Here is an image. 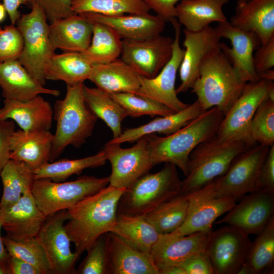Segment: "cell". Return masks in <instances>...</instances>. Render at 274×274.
Masks as SVG:
<instances>
[{
	"mask_svg": "<svg viewBox=\"0 0 274 274\" xmlns=\"http://www.w3.org/2000/svg\"><path fill=\"white\" fill-rule=\"evenodd\" d=\"M126 188L108 185L66 210L67 233L80 257L102 235L113 232L119 199Z\"/></svg>",
	"mask_w": 274,
	"mask_h": 274,
	"instance_id": "1",
	"label": "cell"
},
{
	"mask_svg": "<svg viewBox=\"0 0 274 274\" xmlns=\"http://www.w3.org/2000/svg\"><path fill=\"white\" fill-rule=\"evenodd\" d=\"M224 115L218 108H212L171 134L147 135V148L153 165L170 163L185 176L191 152L200 143L215 135Z\"/></svg>",
	"mask_w": 274,
	"mask_h": 274,
	"instance_id": "2",
	"label": "cell"
},
{
	"mask_svg": "<svg viewBox=\"0 0 274 274\" xmlns=\"http://www.w3.org/2000/svg\"><path fill=\"white\" fill-rule=\"evenodd\" d=\"M84 85L83 82L67 85L65 97L54 104L56 129L50 162L58 158L68 146L81 147L92 134L98 118L85 102Z\"/></svg>",
	"mask_w": 274,
	"mask_h": 274,
	"instance_id": "3",
	"label": "cell"
},
{
	"mask_svg": "<svg viewBox=\"0 0 274 274\" xmlns=\"http://www.w3.org/2000/svg\"><path fill=\"white\" fill-rule=\"evenodd\" d=\"M246 84L221 49L204 62L191 92L203 111L216 107L225 114Z\"/></svg>",
	"mask_w": 274,
	"mask_h": 274,
	"instance_id": "4",
	"label": "cell"
},
{
	"mask_svg": "<svg viewBox=\"0 0 274 274\" xmlns=\"http://www.w3.org/2000/svg\"><path fill=\"white\" fill-rule=\"evenodd\" d=\"M181 184L177 166L165 163L159 172L144 174L126 189L117 214L145 217L181 194Z\"/></svg>",
	"mask_w": 274,
	"mask_h": 274,
	"instance_id": "5",
	"label": "cell"
},
{
	"mask_svg": "<svg viewBox=\"0 0 274 274\" xmlns=\"http://www.w3.org/2000/svg\"><path fill=\"white\" fill-rule=\"evenodd\" d=\"M249 147L240 141H222L215 136L197 146L191 152L181 194L188 195L222 176L233 159Z\"/></svg>",
	"mask_w": 274,
	"mask_h": 274,
	"instance_id": "6",
	"label": "cell"
},
{
	"mask_svg": "<svg viewBox=\"0 0 274 274\" xmlns=\"http://www.w3.org/2000/svg\"><path fill=\"white\" fill-rule=\"evenodd\" d=\"M31 11L21 14L16 23L24 41L18 60L37 81L44 86L46 71L56 49L50 39L49 24L45 13L35 4H31Z\"/></svg>",
	"mask_w": 274,
	"mask_h": 274,
	"instance_id": "7",
	"label": "cell"
},
{
	"mask_svg": "<svg viewBox=\"0 0 274 274\" xmlns=\"http://www.w3.org/2000/svg\"><path fill=\"white\" fill-rule=\"evenodd\" d=\"M109 184V177L82 176L74 181L67 182L40 179L34 180L31 192L38 207L47 217L58 211L71 209Z\"/></svg>",
	"mask_w": 274,
	"mask_h": 274,
	"instance_id": "8",
	"label": "cell"
},
{
	"mask_svg": "<svg viewBox=\"0 0 274 274\" xmlns=\"http://www.w3.org/2000/svg\"><path fill=\"white\" fill-rule=\"evenodd\" d=\"M273 86V81L264 79L246 83L239 96L225 114L214 136L222 141L242 142L248 147L256 144L251 135V121Z\"/></svg>",
	"mask_w": 274,
	"mask_h": 274,
	"instance_id": "9",
	"label": "cell"
},
{
	"mask_svg": "<svg viewBox=\"0 0 274 274\" xmlns=\"http://www.w3.org/2000/svg\"><path fill=\"white\" fill-rule=\"evenodd\" d=\"M269 149V146L256 143L236 156L226 172L217 179L216 196L236 201L259 191L260 174Z\"/></svg>",
	"mask_w": 274,
	"mask_h": 274,
	"instance_id": "10",
	"label": "cell"
},
{
	"mask_svg": "<svg viewBox=\"0 0 274 274\" xmlns=\"http://www.w3.org/2000/svg\"><path fill=\"white\" fill-rule=\"evenodd\" d=\"M217 179L187 195L188 207L186 218L173 234L186 235L212 231L213 224L221 215L226 213L236 203L229 197H217Z\"/></svg>",
	"mask_w": 274,
	"mask_h": 274,
	"instance_id": "11",
	"label": "cell"
},
{
	"mask_svg": "<svg viewBox=\"0 0 274 274\" xmlns=\"http://www.w3.org/2000/svg\"><path fill=\"white\" fill-rule=\"evenodd\" d=\"M69 219L66 210L47 217L37 236L48 260L50 274L75 273L80 256L71 248V239L65 224Z\"/></svg>",
	"mask_w": 274,
	"mask_h": 274,
	"instance_id": "12",
	"label": "cell"
},
{
	"mask_svg": "<svg viewBox=\"0 0 274 274\" xmlns=\"http://www.w3.org/2000/svg\"><path fill=\"white\" fill-rule=\"evenodd\" d=\"M136 142L127 148L108 142L105 144L102 150L112 168L108 185L116 188H127L154 166L147 148L146 135Z\"/></svg>",
	"mask_w": 274,
	"mask_h": 274,
	"instance_id": "13",
	"label": "cell"
},
{
	"mask_svg": "<svg viewBox=\"0 0 274 274\" xmlns=\"http://www.w3.org/2000/svg\"><path fill=\"white\" fill-rule=\"evenodd\" d=\"M175 30L172 57L160 72L152 78L141 76V86L135 93L158 101L174 113L186 108L189 104L181 101L178 97L175 87L178 71L182 60L184 49L180 46L181 24L175 18L170 21Z\"/></svg>",
	"mask_w": 274,
	"mask_h": 274,
	"instance_id": "14",
	"label": "cell"
},
{
	"mask_svg": "<svg viewBox=\"0 0 274 274\" xmlns=\"http://www.w3.org/2000/svg\"><path fill=\"white\" fill-rule=\"evenodd\" d=\"M251 244L248 235L228 225L212 231L206 251L214 274H238Z\"/></svg>",
	"mask_w": 274,
	"mask_h": 274,
	"instance_id": "15",
	"label": "cell"
},
{
	"mask_svg": "<svg viewBox=\"0 0 274 274\" xmlns=\"http://www.w3.org/2000/svg\"><path fill=\"white\" fill-rule=\"evenodd\" d=\"M173 40L157 35L145 39L122 40L121 59L141 76H156L170 60Z\"/></svg>",
	"mask_w": 274,
	"mask_h": 274,
	"instance_id": "16",
	"label": "cell"
},
{
	"mask_svg": "<svg viewBox=\"0 0 274 274\" xmlns=\"http://www.w3.org/2000/svg\"><path fill=\"white\" fill-rule=\"evenodd\" d=\"M184 54L179 67L181 83L177 93L187 92L199 76L200 68L210 56L221 50V37L215 27L210 25L192 31L184 30Z\"/></svg>",
	"mask_w": 274,
	"mask_h": 274,
	"instance_id": "17",
	"label": "cell"
},
{
	"mask_svg": "<svg viewBox=\"0 0 274 274\" xmlns=\"http://www.w3.org/2000/svg\"><path fill=\"white\" fill-rule=\"evenodd\" d=\"M274 193L263 190L245 195L216 224L225 223L247 235L258 234L274 215Z\"/></svg>",
	"mask_w": 274,
	"mask_h": 274,
	"instance_id": "18",
	"label": "cell"
},
{
	"mask_svg": "<svg viewBox=\"0 0 274 274\" xmlns=\"http://www.w3.org/2000/svg\"><path fill=\"white\" fill-rule=\"evenodd\" d=\"M219 36L228 39L232 47L220 43V48L233 68L245 82L259 79L253 64V52L260 45L258 37L232 25L229 21L218 23L215 27Z\"/></svg>",
	"mask_w": 274,
	"mask_h": 274,
	"instance_id": "19",
	"label": "cell"
},
{
	"mask_svg": "<svg viewBox=\"0 0 274 274\" xmlns=\"http://www.w3.org/2000/svg\"><path fill=\"white\" fill-rule=\"evenodd\" d=\"M212 231L186 235L160 234L150 252V258L159 272L168 266H180L194 254L206 251Z\"/></svg>",
	"mask_w": 274,
	"mask_h": 274,
	"instance_id": "20",
	"label": "cell"
},
{
	"mask_svg": "<svg viewBox=\"0 0 274 274\" xmlns=\"http://www.w3.org/2000/svg\"><path fill=\"white\" fill-rule=\"evenodd\" d=\"M1 211L2 228L6 235L14 239L37 236L47 218L38 207L31 189L13 204Z\"/></svg>",
	"mask_w": 274,
	"mask_h": 274,
	"instance_id": "21",
	"label": "cell"
},
{
	"mask_svg": "<svg viewBox=\"0 0 274 274\" xmlns=\"http://www.w3.org/2000/svg\"><path fill=\"white\" fill-rule=\"evenodd\" d=\"M94 22L107 25L123 40H138L159 35L165 27V20L158 15L125 14L104 15L96 13H81Z\"/></svg>",
	"mask_w": 274,
	"mask_h": 274,
	"instance_id": "22",
	"label": "cell"
},
{
	"mask_svg": "<svg viewBox=\"0 0 274 274\" xmlns=\"http://www.w3.org/2000/svg\"><path fill=\"white\" fill-rule=\"evenodd\" d=\"M0 87L5 99L25 101L43 94H60L58 90L44 87L18 59L0 62Z\"/></svg>",
	"mask_w": 274,
	"mask_h": 274,
	"instance_id": "23",
	"label": "cell"
},
{
	"mask_svg": "<svg viewBox=\"0 0 274 274\" xmlns=\"http://www.w3.org/2000/svg\"><path fill=\"white\" fill-rule=\"evenodd\" d=\"M53 110L41 95L25 101L5 99L0 108V119L11 120L24 131L50 130Z\"/></svg>",
	"mask_w": 274,
	"mask_h": 274,
	"instance_id": "24",
	"label": "cell"
},
{
	"mask_svg": "<svg viewBox=\"0 0 274 274\" xmlns=\"http://www.w3.org/2000/svg\"><path fill=\"white\" fill-rule=\"evenodd\" d=\"M53 139L50 130H15L10 139V159L38 168L50 162Z\"/></svg>",
	"mask_w": 274,
	"mask_h": 274,
	"instance_id": "25",
	"label": "cell"
},
{
	"mask_svg": "<svg viewBox=\"0 0 274 274\" xmlns=\"http://www.w3.org/2000/svg\"><path fill=\"white\" fill-rule=\"evenodd\" d=\"M93 22L81 14L74 13L49 25V37L55 49L82 52L90 45Z\"/></svg>",
	"mask_w": 274,
	"mask_h": 274,
	"instance_id": "26",
	"label": "cell"
},
{
	"mask_svg": "<svg viewBox=\"0 0 274 274\" xmlns=\"http://www.w3.org/2000/svg\"><path fill=\"white\" fill-rule=\"evenodd\" d=\"M230 23L241 29L252 31L261 45L274 37V0H248L236 3Z\"/></svg>",
	"mask_w": 274,
	"mask_h": 274,
	"instance_id": "27",
	"label": "cell"
},
{
	"mask_svg": "<svg viewBox=\"0 0 274 274\" xmlns=\"http://www.w3.org/2000/svg\"><path fill=\"white\" fill-rule=\"evenodd\" d=\"M141 75L121 58L94 64L89 78L97 88L108 93H135L141 86Z\"/></svg>",
	"mask_w": 274,
	"mask_h": 274,
	"instance_id": "28",
	"label": "cell"
},
{
	"mask_svg": "<svg viewBox=\"0 0 274 274\" xmlns=\"http://www.w3.org/2000/svg\"><path fill=\"white\" fill-rule=\"evenodd\" d=\"M204 111L196 100L181 111L165 116H158L148 123L127 128L119 136L108 142L121 145L126 142H135L141 138L151 134L168 135L185 126Z\"/></svg>",
	"mask_w": 274,
	"mask_h": 274,
	"instance_id": "29",
	"label": "cell"
},
{
	"mask_svg": "<svg viewBox=\"0 0 274 274\" xmlns=\"http://www.w3.org/2000/svg\"><path fill=\"white\" fill-rule=\"evenodd\" d=\"M111 274H159L149 255L132 248L118 236L109 232Z\"/></svg>",
	"mask_w": 274,
	"mask_h": 274,
	"instance_id": "30",
	"label": "cell"
},
{
	"mask_svg": "<svg viewBox=\"0 0 274 274\" xmlns=\"http://www.w3.org/2000/svg\"><path fill=\"white\" fill-rule=\"evenodd\" d=\"M229 0H181L176 6V18L185 29L200 30L213 22L227 21L223 7Z\"/></svg>",
	"mask_w": 274,
	"mask_h": 274,
	"instance_id": "31",
	"label": "cell"
},
{
	"mask_svg": "<svg viewBox=\"0 0 274 274\" xmlns=\"http://www.w3.org/2000/svg\"><path fill=\"white\" fill-rule=\"evenodd\" d=\"M135 249L149 255L160 234L145 217L117 214L112 232Z\"/></svg>",
	"mask_w": 274,
	"mask_h": 274,
	"instance_id": "32",
	"label": "cell"
},
{
	"mask_svg": "<svg viewBox=\"0 0 274 274\" xmlns=\"http://www.w3.org/2000/svg\"><path fill=\"white\" fill-rule=\"evenodd\" d=\"M93 64L81 52H63L55 54L46 71V80L62 81L67 85L82 83L88 80Z\"/></svg>",
	"mask_w": 274,
	"mask_h": 274,
	"instance_id": "33",
	"label": "cell"
},
{
	"mask_svg": "<svg viewBox=\"0 0 274 274\" xmlns=\"http://www.w3.org/2000/svg\"><path fill=\"white\" fill-rule=\"evenodd\" d=\"M252 242L238 274L271 273L274 265V215Z\"/></svg>",
	"mask_w": 274,
	"mask_h": 274,
	"instance_id": "34",
	"label": "cell"
},
{
	"mask_svg": "<svg viewBox=\"0 0 274 274\" xmlns=\"http://www.w3.org/2000/svg\"><path fill=\"white\" fill-rule=\"evenodd\" d=\"M83 95L89 108L111 130L112 139L119 136L122 132V123L128 116L122 107L109 93L97 87H89L84 85Z\"/></svg>",
	"mask_w": 274,
	"mask_h": 274,
	"instance_id": "35",
	"label": "cell"
},
{
	"mask_svg": "<svg viewBox=\"0 0 274 274\" xmlns=\"http://www.w3.org/2000/svg\"><path fill=\"white\" fill-rule=\"evenodd\" d=\"M3 186L0 209H5L15 203L35 180L33 169L26 163L10 159L0 174Z\"/></svg>",
	"mask_w": 274,
	"mask_h": 274,
	"instance_id": "36",
	"label": "cell"
},
{
	"mask_svg": "<svg viewBox=\"0 0 274 274\" xmlns=\"http://www.w3.org/2000/svg\"><path fill=\"white\" fill-rule=\"evenodd\" d=\"M93 22L89 46L81 52L91 64H102L119 58L122 50V40L110 26Z\"/></svg>",
	"mask_w": 274,
	"mask_h": 274,
	"instance_id": "37",
	"label": "cell"
},
{
	"mask_svg": "<svg viewBox=\"0 0 274 274\" xmlns=\"http://www.w3.org/2000/svg\"><path fill=\"white\" fill-rule=\"evenodd\" d=\"M106 161L105 153L102 150L94 155L80 159H63L49 162L33 169L34 178L63 182L73 175H80L86 168L102 166Z\"/></svg>",
	"mask_w": 274,
	"mask_h": 274,
	"instance_id": "38",
	"label": "cell"
},
{
	"mask_svg": "<svg viewBox=\"0 0 274 274\" xmlns=\"http://www.w3.org/2000/svg\"><path fill=\"white\" fill-rule=\"evenodd\" d=\"M188 199L180 194L163 203L145 216L160 234L173 232L184 223L187 216Z\"/></svg>",
	"mask_w": 274,
	"mask_h": 274,
	"instance_id": "39",
	"label": "cell"
},
{
	"mask_svg": "<svg viewBox=\"0 0 274 274\" xmlns=\"http://www.w3.org/2000/svg\"><path fill=\"white\" fill-rule=\"evenodd\" d=\"M71 8L76 14L91 13L104 15L141 14L150 11L142 0H72Z\"/></svg>",
	"mask_w": 274,
	"mask_h": 274,
	"instance_id": "40",
	"label": "cell"
},
{
	"mask_svg": "<svg viewBox=\"0 0 274 274\" xmlns=\"http://www.w3.org/2000/svg\"><path fill=\"white\" fill-rule=\"evenodd\" d=\"M4 245L10 256L20 258L39 269L42 274H50L46 255L37 236L14 239L2 236Z\"/></svg>",
	"mask_w": 274,
	"mask_h": 274,
	"instance_id": "41",
	"label": "cell"
},
{
	"mask_svg": "<svg viewBox=\"0 0 274 274\" xmlns=\"http://www.w3.org/2000/svg\"><path fill=\"white\" fill-rule=\"evenodd\" d=\"M109 94L122 107L128 116H165L174 113L161 103L135 93Z\"/></svg>",
	"mask_w": 274,
	"mask_h": 274,
	"instance_id": "42",
	"label": "cell"
},
{
	"mask_svg": "<svg viewBox=\"0 0 274 274\" xmlns=\"http://www.w3.org/2000/svg\"><path fill=\"white\" fill-rule=\"evenodd\" d=\"M250 133L255 143L274 144V100L266 98L258 107L251 121Z\"/></svg>",
	"mask_w": 274,
	"mask_h": 274,
	"instance_id": "43",
	"label": "cell"
},
{
	"mask_svg": "<svg viewBox=\"0 0 274 274\" xmlns=\"http://www.w3.org/2000/svg\"><path fill=\"white\" fill-rule=\"evenodd\" d=\"M108 233L100 236L87 251L76 274H111Z\"/></svg>",
	"mask_w": 274,
	"mask_h": 274,
	"instance_id": "44",
	"label": "cell"
},
{
	"mask_svg": "<svg viewBox=\"0 0 274 274\" xmlns=\"http://www.w3.org/2000/svg\"><path fill=\"white\" fill-rule=\"evenodd\" d=\"M22 35L15 25L0 27V62L18 59L23 48Z\"/></svg>",
	"mask_w": 274,
	"mask_h": 274,
	"instance_id": "45",
	"label": "cell"
},
{
	"mask_svg": "<svg viewBox=\"0 0 274 274\" xmlns=\"http://www.w3.org/2000/svg\"><path fill=\"white\" fill-rule=\"evenodd\" d=\"M71 2L72 0H29V4L38 5L51 23L75 13L71 8Z\"/></svg>",
	"mask_w": 274,
	"mask_h": 274,
	"instance_id": "46",
	"label": "cell"
},
{
	"mask_svg": "<svg viewBox=\"0 0 274 274\" xmlns=\"http://www.w3.org/2000/svg\"><path fill=\"white\" fill-rule=\"evenodd\" d=\"M253 64L258 76L274 66V37L266 44L261 45L253 55Z\"/></svg>",
	"mask_w": 274,
	"mask_h": 274,
	"instance_id": "47",
	"label": "cell"
},
{
	"mask_svg": "<svg viewBox=\"0 0 274 274\" xmlns=\"http://www.w3.org/2000/svg\"><path fill=\"white\" fill-rule=\"evenodd\" d=\"M186 274H214L207 251L196 253L180 265Z\"/></svg>",
	"mask_w": 274,
	"mask_h": 274,
	"instance_id": "48",
	"label": "cell"
},
{
	"mask_svg": "<svg viewBox=\"0 0 274 274\" xmlns=\"http://www.w3.org/2000/svg\"><path fill=\"white\" fill-rule=\"evenodd\" d=\"M15 128L13 120L0 119V174L10 160V139Z\"/></svg>",
	"mask_w": 274,
	"mask_h": 274,
	"instance_id": "49",
	"label": "cell"
},
{
	"mask_svg": "<svg viewBox=\"0 0 274 274\" xmlns=\"http://www.w3.org/2000/svg\"><path fill=\"white\" fill-rule=\"evenodd\" d=\"M259 189L274 193V144L269 149L262 166Z\"/></svg>",
	"mask_w": 274,
	"mask_h": 274,
	"instance_id": "50",
	"label": "cell"
},
{
	"mask_svg": "<svg viewBox=\"0 0 274 274\" xmlns=\"http://www.w3.org/2000/svg\"><path fill=\"white\" fill-rule=\"evenodd\" d=\"M150 10L164 19L166 22L176 18V6L181 0H142Z\"/></svg>",
	"mask_w": 274,
	"mask_h": 274,
	"instance_id": "51",
	"label": "cell"
},
{
	"mask_svg": "<svg viewBox=\"0 0 274 274\" xmlns=\"http://www.w3.org/2000/svg\"><path fill=\"white\" fill-rule=\"evenodd\" d=\"M7 263L9 274H42L33 265L15 257L10 256Z\"/></svg>",
	"mask_w": 274,
	"mask_h": 274,
	"instance_id": "52",
	"label": "cell"
},
{
	"mask_svg": "<svg viewBox=\"0 0 274 274\" xmlns=\"http://www.w3.org/2000/svg\"><path fill=\"white\" fill-rule=\"evenodd\" d=\"M11 24L15 25L20 18L21 14L19 10L22 5L29 4V0H3Z\"/></svg>",
	"mask_w": 274,
	"mask_h": 274,
	"instance_id": "53",
	"label": "cell"
},
{
	"mask_svg": "<svg viewBox=\"0 0 274 274\" xmlns=\"http://www.w3.org/2000/svg\"><path fill=\"white\" fill-rule=\"evenodd\" d=\"M3 221L2 211L0 209V262L7 263L10 255H9L3 242L2 236L1 234V229L3 228Z\"/></svg>",
	"mask_w": 274,
	"mask_h": 274,
	"instance_id": "54",
	"label": "cell"
},
{
	"mask_svg": "<svg viewBox=\"0 0 274 274\" xmlns=\"http://www.w3.org/2000/svg\"><path fill=\"white\" fill-rule=\"evenodd\" d=\"M159 274H186V273L181 266L173 265L160 269Z\"/></svg>",
	"mask_w": 274,
	"mask_h": 274,
	"instance_id": "55",
	"label": "cell"
},
{
	"mask_svg": "<svg viewBox=\"0 0 274 274\" xmlns=\"http://www.w3.org/2000/svg\"><path fill=\"white\" fill-rule=\"evenodd\" d=\"M258 77L260 79H264L269 80L273 81L274 79V71L273 70H269L264 72H262L258 75Z\"/></svg>",
	"mask_w": 274,
	"mask_h": 274,
	"instance_id": "56",
	"label": "cell"
},
{
	"mask_svg": "<svg viewBox=\"0 0 274 274\" xmlns=\"http://www.w3.org/2000/svg\"><path fill=\"white\" fill-rule=\"evenodd\" d=\"M7 11L3 4L0 3V23L5 19Z\"/></svg>",
	"mask_w": 274,
	"mask_h": 274,
	"instance_id": "57",
	"label": "cell"
},
{
	"mask_svg": "<svg viewBox=\"0 0 274 274\" xmlns=\"http://www.w3.org/2000/svg\"><path fill=\"white\" fill-rule=\"evenodd\" d=\"M0 274H9L7 263L0 262Z\"/></svg>",
	"mask_w": 274,
	"mask_h": 274,
	"instance_id": "58",
	"label": "cell"
},
{
	"mask_svg": "<svg viewBox=\"0 0 274 274\" xmlns=\"http://www.w3.org/2000/svg\"><path fill=\"white\" fill-rule=\"evenodd\" d=\"M248 0H237L236 3H242L248 1Z\"/></svg>",
	"mask_w": 274,
	"mask_h": 274,
	"instance_id": "59",
	"label": "cell"
}]
</instances>
